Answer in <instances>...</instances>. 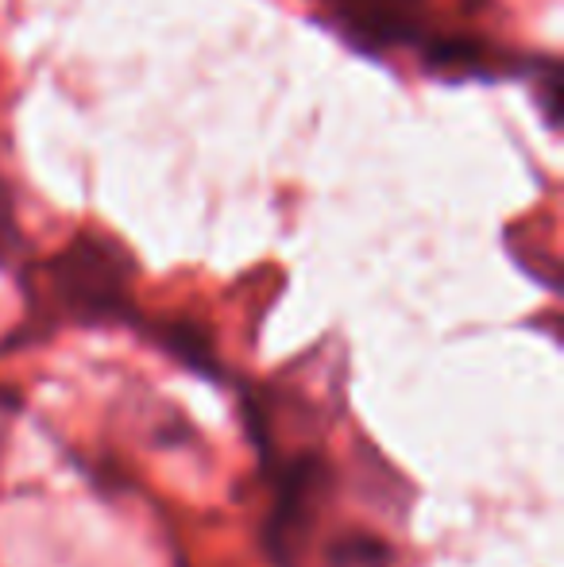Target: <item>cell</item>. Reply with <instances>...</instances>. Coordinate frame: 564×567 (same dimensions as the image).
<instances>
[{"label":"cell","mask_w":564,"mask_h":567,"mask_svg":"<svg viewBox=\"0 0 564 567\" xmlns=\"http://www.w3.org/2000/svg\"><path fill=\"white\" fill-rule=\"evenodd\" d=\"M499 59L472 35H433L425 43V70L444 82H491Z\"/></svg>","instance_id":"cell-4"},{"label":"cell","mask_w":564,"mask_h":567,"mask_svg":"<svg viewBox=\"0 0 564 567\" xmlns=\"http://www.w3.org/2000/svg\"><path fill=\"white\" fill-rule=\"evenodd\" d=\"M534 101H537V109H542L545 124L557 132L561 127V101H564L557 59H545L542 66H534Z\"/></svg>","instance_id":"cell-7"},{"label":"cell","mask_w":564,"mask_h":567,"mask_svg":"<svg viewBox=\"0 0 564 567\" xmlns=\"http://www.w3.org/2000/svg\"><path fill=\"white\" fill-rule=\"evenodd\" d=\"M325 491H329V463L317 452L294 455V460L283 463L279 483H275L271 517L264 525V548L275 567H298Z\"/></svg>","instance_id":"cell-2"},{"label":"cell","mask_w":564,"mask_h":567,"mask_svg":"<svg viewBox=\"0 0 564 567\" xmlns=\"http://www.w3.org/2000/svg\"><path fill=\"white\" fill-rule=\"evenodd\" d=\"M337 12V28L352 51L383 54L422 39V23L407 12L414 0H321Z\"/></svg>","instance_id":"cell-3"},{"label":"cell","mask_w":564,"mask_h":567,"mask_svg":"<svg viewBox=\"0 0 564 567\" xmlns=\"http://www.w3.org/2000/svg\"><path fill=\"white\" fill-rule=\"evenodd\" d=\"M158 348L166 355H174L182 367H189L194 374H205V379H221V363L217 351H213V340L202 324L194 321H163L155 332Z\"/></svg>","instance_id":"cell-5"},{"label":"cell","mask_w":564,"mask_h":567,"mask_svg":"<svg viewBox=\"0 0 564 567\" xmlns=\"http://www.w3.org/2000/svg\"><path fill=\"white\" fill-rule=\"evenodd\" d=\"M394 553L376 533H348L329 548V567H391Z\"/></svg>","instance_id":"cell-6"},{"label":"cell","mask_w":564,"mask_h":567,"mask_svg":"<svg viewBox=\"0 0 564 567\" xmlns=\"http://www.w3.org/2000/svg\"><path fill=\"white\" fill-rule=\"evenodd\" d=\"M51 282L70 317L90 324L124 321L132 313V278H136V259L113 236L82 231L74 236L51 262Z\"/></svg>","instance_id":"cell-1"}]
</instances>
